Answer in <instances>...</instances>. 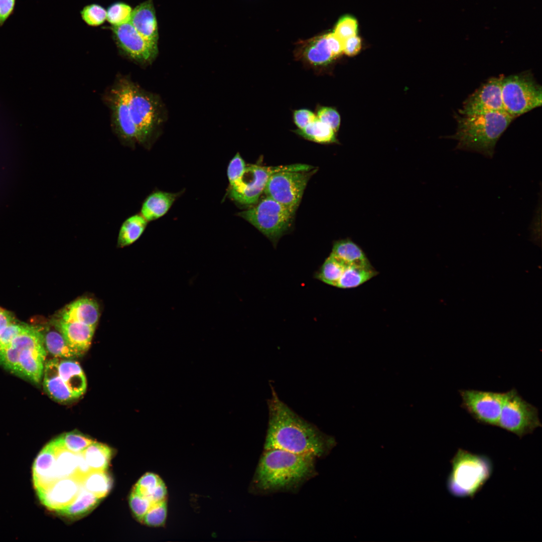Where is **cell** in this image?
<instances>
[{"label": "cell", "mask_w": 542, "mask_h": 542, "mask_svg": "<svg viewBox=\"0 0 542 542\" xmlns=\"http://www.w3.org/2000/svg\"><path fill=\"white\" fill-rule=\"evenodd\" d=\"M99 317V308L96 301L83 298L65 306L59 313L58 319L96 327Z\"/></svg>", "instance_id": "d6986e66"}, {"label": "cell", "mask_w": 542, "mask_h": 542, "mask_svg": "<svg viewBox=\"0 0 542 542\" xmlns=\"http://www.w3.org/2000/svg\"><path fill=\"white\" fill-rule=\"evenodd\" d=\"M272 389L264 450L281 449L315 458L328 454L335 445L334 438L300 417Z\"/></svg>", "instance_id": "6da1fadb"}, {"label": "cell", "mask_w": 542, "mask_h": 542, "mask_svg": "<svg viewBox=\"0 0 542 542\" xmlns=\"http://www.w3.org/2000/svg\"><path fill=\"white\" fill-rule=\"evenodd\" d=\"M81 485V482L73 477L62 478L36 490V493L43 505L57 512L75 499Z\"/></svg>", "instance_id": "9a60e30c"}, {"label": "cell", "mask_w": 542, "mask_h": 542, "mask_svg": "<svg viewBox=\"0 0 542 542\" xmlns=\"http://www.w3.org/2000/svg\"><path fill=\"white\" fill-rule=\"evenodd\" d=\"M53 323L74 350L82 354L89 349L96 327L78 322L65 321L58 318L54 320Z\"/></svg>", "instance_id": "ac0fdd59"}, {"label": "cell", "mask_w": 542, "mask_h": 542, "mask_svg": "<svg viewBox=\"0 0 542 542\" xmlns=\"http://www.w3.org/2000/svg\"><path fill=\"white\" fill-rule=\"evenodd\" d=\"M58 371L60 377L75 399L84 393L87 387L86 378L77 362L67 359H58Z\"/></svg>", "instance_id": "7402d4cb"}, {"label": "cell", "mask_w": 542, "mask_h": 542, "mask_svg": "<svg viewBox=\"0 0 542 542\" xmlns=\"http://www.w3.org/2000/svg\"><path fill=\"white\" fill-rule=\"evenodd\" d=\"M81 483L86 490L101 499L109 492L112 480L106 471H91Z\"/></svg>", "instance_id": "4dcf8cb0"}, {"label": "cell", "mask_w": 542, "mask_h": 542, "mask_svg": "<svg viewBox=\"0 0 542 542\" xmlns=\"http://www.w3.org/2000/svg\"><path fill=\"white\" fill-rule=\"evenodd\" d=\"M503 75L491 77L482 83L463 102L461 115L505 111L501 93Z\"/></svg>", "instance_id": "4fadbf2b"}, {"label": "cell", "mask_w": 542, "mask_h": 542, "mask_svg": "<svg viewBox=\"0 0 542 542\" xmlns=\"http://www.w3.org/2000/svg\"><path fill=\"white\" fill-rule=\"evenodd\" d=\"M80 14L84 22L90 26H99L106 20V10L96 4L86 6L81 11Z\"/></svg>", "instance_id": "d590c367"}, {"label": "cell", "mask_w": 542, "mask_h": 542, "mask_svg": "<svg viewBox=\"0 0 542 542\" xmlns=\"http://www.w3.org/2000/svg\"><path fill=\"white\" fill-rule=\"evenodd\" d=\"M46 355L42 338L22 350L14 373L32 382L39 383L43 377Z\"/></svg>", "instance_id": "2e32d148"}, {"label": "cell", "mask_w": 542, "mask_h": 542, "mask_svg": "<svg viewBox=\"0 0 542 542\" xmlns=\"http://www.w3.org/2000/svg\"><path fill=\"white\" fill-rule=\"evenodd\" d=\"M326 36L332 54L335 58L343 53V41L333 32L328 33Z\"/></svg>", "instance_id": "bcb514c9"}, {"label": "cell", "mask_w": 542, "mask_h": 542, "mask_svg": "<svg viewBox=\"0 0 542 542\" xmlns=\"http://www.w3.org/2000/svg\"><path fill=\"white\" fill-rule=\"evenodd\" d=\"M16 2V0H0V27L3 26L13 14Z\"/></svg>", "instance_id": "f6af8a7d"}, {"label": "cell", "mask_w": 542, "mask_h": 542, "mask_svg": "<svg viewBox=\"0 0 542 542\" xmlns=\"http://www.w3.org/2000/svg\"><path fill=\"white\" fill-rule=\"evenodd\" d=\"M77 466L76 475L74 478L80 482L92 470L86 462L82 452L77 454Z\"/></svg>", "instance_id": "7dc6e473"}, {"label": "cell", "mask_w": 542, "mask_h": 542, "mask_svg": "<svg viewBox=\"0 0 542 542\" xmlns=\"http://www.w3.org/2000/svg\"><path fill=\"white\" fill-rule=\"evenodd\" d=\"M129 79L121 77L107 94L106 100L111 110L113 129L124 146L134 148L138 135L132 121L128 103Z\"/></svg>", "instance_id": "8fae6325"}, {"label": "cell", "mask_w": 542, "mask_h": 542, "mask_svg": "<svg viewBox=\"0 0 542 542\" xmlns=\"http://www.w3.org/2000/svg\"><path fill=\"white\" fill-rule=\"evenodd\" d=\"M16 320L13 314L4 309H0V333L10 324Z\"/></svg>", "instance_id": "c3c4849f"}, {"label": "cell", "mask_w": 542, "mask_h": 542, "mask_svg": "<svg viewBox=\"0 0 542 542\" xmlns=\"http://www.w3.org/2000/svg\"><path fill=\"white\" fill-rule=\"evenodd\" d=\"M297 56L306 63L315 67L329 64L334 58L326 34L313 38L304 44Z\"/></svg>", "instance_id": "44dd1931"}, {"label": "cell", "mask_w": 542, "mask_h": 542, "mask_svg": "<svg viewBox=\"0 0 542 542\" xmlns=\"http://www.w3.org/2000/svg\"><path fill=\"white\" fill-rule=\"evenodd\" d=\"M148 221L140 214L136 213L127 217L121 223L117 239V246L122 248L129 246L142 236Z\"/></svg>", "instance_id": "484cf974"}, {"label": "cell", "mask_w": 542, "mask_h": 542, "mask_svg": "<svg viewBox=\"0 0 542 542\" xmlns=\"http://www.w3.org/2000/svg\"><path fill=\"white\" fill-rule=\"evenodd\" d=\"M315 459L281 449L264 450L254 474L253 488L262 492L296 488L315 474Z\"/></svg>", "instance_id": "7a4b0ae2"}, {"label": "cell", "mask_w": 542, "mask_h": 542, "mask_svg": "<svg viewBox=\"0 0 542 542\" xmlns=\"http://www.w3.org/2000/svg\"><path fill=\"white\" fill-rule=\"evenodd\" d=\"M129 22L147 41L158 47V24L152 0H147L132 9Z\"/></svg>", "instance_id": "e0dca14e"}, {"label": "cell", "mask_w": 542, "mask_h": 542, "mask_svg": "<svg viewBox=\"0 0 542 542\" xmlns=\"http://www.w3.org/2000/svg\"><path fill=\"white\" fill-rule=\"evenodd\" d=\"M28 325L17 320L8 325L0 333V351L7 347Z\"/></svg>", "instance_id": "ab89813d"}, {"label": "cell", "mask_w": 542, "mask_h": 542, "mask_svg": "<svg viewBox=\"0 0 542 542\" xmlns=\"http://www.w3.org/2000/svg\"><path fill=\"white\" fill-rule=\"evenodd\" d=\"M497 427L521 438L541 427L538 410L513 388L505 392Z\"/></svg>", "instance_id": "52a82bcc"}, {"label": "cell", "mask_w": 542, "mask_h": 542, "mask_svg": "<svg viewBox=\"0 0 542 542\" xmlns=\"http://www.w3.org/2000/svg\"><path fill=\"white\" fill-rule=\"evenodd\" d=\"M294 131L304 139L320 144L337 143L335 132L327 124L317 119L302 129Z\"/></svg>", "instance_id": "f546056e"}, {"label": "cell", "mask_w": 542, "mask_h": 542, "mask_svg": "<svg viewBox=\"0 0 542 542\" xmlns=\"http://www.w3.org/2000/svg\"><path fill=\"white\" fill-rule=\"evenodd\" d=\"M378 273L369 265H348L339 279L336 287L343 289L358 287L378 275Z\"/></svg>", "instance_id": "4316f807"}, {"label": "cell", "mask_w": 542, "mask_h": 542, "mask_svg": "<svg viewBox=\"0 0 542 542\" xmlns=\"http://www.w3.org/2000/svg\"><path fill=\"white\" fill-rule=\"evenodd\" d=\"M501 93L505 111L514 118L541 105V86L530 71L503 76Z\"/></svg>", "instance_id": "5b68a950"}, {"label": "cell", "mask_w": 542, "mask_h": 542, "mask_svg": "<svg viewBox=\"0 0 542 542\" xmlns=\"http://www.w3.org/2000/svg\"><path fill=\"white\" fill-rule=\"evenodd\" d=\"M110 28L118 48L130 59L146 63L152 61L157 56L158 47L143 38L129 22Z\"/></svg>", "instance_id": "5bb4252c"}, {"label": "cell", "mask_w": 542, "mask_h": 542, "mask_svg": "<svg viewBox=\"0 0 542 542\" xmlns=\"http://www.w3.org/2000/svg\"><path fill=\"white\" fill-rule=\"evenodd\" d=\"M347 265L330 254L315 273L314 277L327 285L336 287L339 279Z\"/></svg>", "instance_id": "1f68e13d"}, {"label": "cell", "mask_w": 542, "mask_h": 542, "mask_svg": "<svg viewBox=\"0 0 542 542\" xmlns=\"http://www.w3.org/2000/svg\"><path fill=\"white\" fill-rule=\"evenodd\" d=\"M451 463L447 487L457 497H474L492 473V464L488 457L462 449L457 450Z\"/></svg>", "instance_id": "277c9868"}, {"label": "cell", "mask_w": 542, "mask_h": 542, "mask_svg": "<svg viewBox=\"0 0 542 542\" xmlns=\"http://www.w3.org/2000/svg\"><path fill=\"white\" fill-rule=\"evenodd\" d=\"M39 329L42 335L46 351L55 358L69 359L81 355L69 345L57 328L51 329L47 327L43 331L40 328Z\"/></svg>", "instance_id": "d4e9b609"}, {"label": "cell", "mask_w": 542, "mask_h": 542, "mask_svg": "<svg viewBox=\"0 0 542 542\" xmlns=\"http://www.w3.org/2000/svg\"><path fill=\"white\" fill-rule=\"evenodd\" d=\"M313 168L312 166L300 164L278 166L247 165L241 178L230 186L229 196L242 204H254L258 201L274 173L285 170L308 171Z\"/></svg>", "instance_id": "9c48e42d"}, {"label": "cell", "mask_w": 542, "mask_h": 542, "mask_svg": "<svg viewBox=\"0 0 542 542\" xmlns=\"http://www.w3.org/2000/svg\"><path fill=\"white\" fill-rule=\"evenodd\" d=\"M100 499L86 490L81 484L75 499L70 504L57 512L69 518L79 517L93 509Z\"/></svg>", "instance_id": "83f0119b"}, {"label": "cell", "mask_w": 542, "mask_h": 542, "mask_svg": "<svg viewBox=\"0 0 542 542\" xmlns=\"http://www.w3.org/2000/svg\"><path fill=\"white\" fill-rule=\"evenodd\" d=\"M455 133L446 138L457 142V150L475 152L492 158L499 139L514 119L505 111L481 114H455Z\"/></svg>", "instance_id": "3957f363"}, {"label": "cell", "mask_w": 542, "mask_h": 542, "mask_svg": "<svg viewBox=\"0 0 542 542\" xmlns=\"http://www.w3.org/2000/svg\"><path fill=\"white\" fill-rule=\"evenodd\" d=\"M132 9L128 4L115 2L106 10V20L111 26H116L129 22Z\"/></svg>", "instance_id": "836d02e7"}, {"label": "cell", "mask_w": 542, "mask_h": 542, "mask_svg": "<svg viewBox=\"0 0 542 542\" xmlns=\"http://www.w3.org/2000/svg\"><path fill=\"white\" fill-rule=\"evenodd\" d=\"M357 28V22L354 18L350 16H345L339 20L335 27L333 33L343 41L348 38L356 36Z\"/></svg>", "instance_id": "74e56055"}, {"label": "cell", "mask_w": 542, "mask_h": 542, "mask_svg": "<svg viewBox=\"0 0 542 542\" xmlns=\"http://www.w3.org/2000/svg\"><path fill=\"white\" fill-rule=\"evenodd\" d=\"M294 214L278 202L266 196L257 205L239 212L238 215L276 243L290 227Z\"/></svg>", "instance_id": "8992f818"}, {"label": "cell", "mask_w": 542, "mask_h": 542, "mask_svg": "<svg viewBox=\"0 0 542 542\" xmlns=\"http://www.w3.org/2000/svg\"><path fill=\"white\" fill-rule=\"evenodd\" d=\"M58 438L64 448L75 454L83 452L94 442L91 439L77 432L63 434Z\"/></svg>", "instance_id": "d6a6232c"}, {"label": "cell", "mask_w": 542, "mask_h": 542, "mask_svg": "<svg viewBox=\"0 0 542 542\" xmlns=\"http://www.w3.org/2000/svg\"><path fill=\"white\" fill-rule=\"evenodd\" d=\"M92 471H106L111 457V449L107 445L94 441L82 452Z\"/></svg>", "instance_id": "f1b7e54d"}, {"label": "cell", "mask_w": 542, "mask_h": 542, "mask_svg": "<svg viewBox=\"0 0 542 542\" xmlns=\"http://www.w3.org/2000/svg\"><path fill=\"white\" fill-rule=\"evenodd\" d=\"M163 480L157 474L148 472L142 476L133 488L137 493L147 497Z\"/></svg>", "instance_id": "8d00e7d4"}, {"label": "cell", "mask_w": 542, "mask_h": 542, "mask_svg": "<svg viewBox=\"0 0 542 542\" xmlns=\"http://www.w3.org/2000/svg\"><path fill=\"white\" fill-rule=\"evenodd\" d=\"M167 514V501L158 503L149 509L141 522L152 527L162 526L165 523Z\"/></svg>", "instance_id": "e575fe53"}, {"label": "cell", "mask_w": 542, "mask_h": 542, "mask_svg": "<svg viewBox=\"0 0 542 542\" xmlns=\"http://www.w3.org/2000/svg\"><path fill=\"white\" fill-rule=\"evenodd\" d=\"M246 165L239 153H237L230 161L227 168V177L230 186L237 182L243 176Z\"/></svg>", "instance_id": "60d3db41"}, {"label": "cell", "mask_w": 542, "mask_h": 542, "mask_svg": "<svg viewBox=\"0 0 542 542\" xmlns=\"http://www.w3.org/2000/svg\"><path fill=\"white\" fill-rule=\"evenodd\" d=\"M361 42L357 35L348 38L343 41V52L349 56L356 55L360 50Z\"/></svg>", "instance_id": "ee69618b"}, {"label": "cell", "mask_w": 542, "mask_h": 542, "mask_svg": "<svg viewBox=\"0 0 542 542\" xmlns=\"http://www.w3.org/2000/svg\"><path fill=\"white\" fill-rule=\"evenodd\" d=\"M128 103L138 132V144L147 147L161 120L159 100L156 96L141 89L129 79Z\"/></svg>", "instance_id": "ba28073f"}, {"label": "cell", "mask_w": 542, "mask_h": 542, "mask_svg": "<svg viewBox=\"0 0 542 542\" xmlns=\"http://www.w3.org/2000/svg\"><path fill=\"white\" fill-rule=\"evenodd\" d=\"M43 376L44 389L52 398L60 402L75 399L60 377L58 358H55L45 363Z\"/></svg>", "instance_id": "ffe728a7"}, {"label": "cell", "mask_w": 542, "mask_h": 542, "mask_svg": "<svg viewBox=\"0 0 542 542\" xmlns=\"http://www.w3.org/2000/svg\"><path fill=\"white\" fill-rule=\"evenodd\" d=\"M177 196L161 191L152 193L143 202L140 214L148 222L157 219L168 212Z\"/></svg>", "instance_id": "603a6c76"}, {"label": "cell", "mask_w": 542, "mask_h": 542, "mask_svg": "<svg viewBox=\"0 0 542 542\" xmlns=\"http://www.w3.org/2000/svg\"><path fill=\"white\" fill-rule=\"evenodd\" d=\"M317 119L316 115L307 109L296 110L293 113V120L298 129H302Z\"/></svg>", "instance_id": "7bdbcfd3"}, {"label": "cell", "mask_w": 542, "mask_h": 542, "mask_svg": "<svg viewBox=\"0 0 542 542\" xmlns=\"http://www.w3.org/2000/svg\"><path fill=\"white\" fill-rule=\"evenodd\" d=\"M461 406L477 423L497 427L505 392L460 389Z\"/></svg>", "instance_id": "7c38bea8"}, {"label": "cell", "mask_w": 542, "mask_h": 542, "mask_svg": "<svg viewBox=\"0 0 542 542\" xmlns=\"http://www.w3.org/2000/svg\"><path fill=\"white\" fill-rule=\"evenodd\" d=\"M129 503L133 513L140 522H141L149 509L155 504L147 497L133 490L129 496Z\"/></svg>", "instance_id": "f35d334b"}, {"label": "cell", "mask_w": 542, "mask_h": 542, "mask_svg": "<svg viewBox=\"0 0 542 542\" xmlns=\"http://www.w3.org/2000/svg\"><path fill=\"white\" fill-rule=\"evenodd\" d=\"M1 308H1V307H0V309H1Z\"/></svg>", "instance_id": "681fc988"}, {"label": "cell", "mask_w": 542, "mask_h": 542, "mask_svg": "<svg viewBox=\"0 0 542 542\" xmlns=\"http://www.w3.org/2000/svg\"><path fill=\"white\" fill-rule=\"evenodd\" d=\"M317 118L321 122L330 126L336 132L340 125V116L337 111L332 107L322 106L317 111Z\"/></svg>", "instance_id": "b9f144b4"}, {"label": "cell", "mask_w": 542, "mask_h": 542, "mask_svg": "<svg viewBox=\"0 0 542 542\" xmlns=\"http://www.w3.org/2000/svg\"><path fill=\"white\" fill-rule=\"evenodd\" d=\"M312 172L285 170L272 174L263 193L295 213Z\"/></svg>", "instance_id": "30bf717a"}, {"label": "cell", "mask_w": 542, "mask_h": 542, "mask_svg": "<svg viewBox=\"0 0 542 542\" xmlns=\"http://www.w3.org/2000/svg\"><path fill=\"white\" fill-rule=\"evenodd\" d=\"M330 254L347 265L371 264L361 248L349 238L334 241Z\"/></svg>", "instance_id": "cb8c5ba5"}]
</instances>
